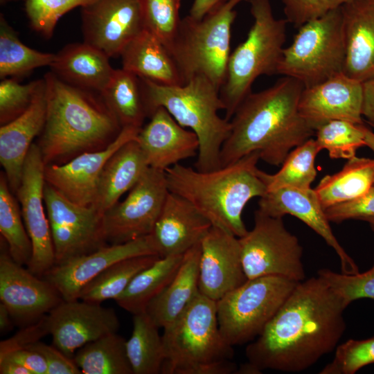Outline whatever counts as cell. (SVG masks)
Wrapping results in <instances>:
<instances>
[{
    "label": "cell",
    "instance_id": "83f0119b",
    "mask_svg": "<svg viewBox=\"0 0 374 374\" xmlns=\"http://www.w3.org/2000/svg\"><path fill=\"white\" fill-rule=\"evenodd\" d=\"M120 56L122 68L139 77L168 86L186 84L170 50L147 30L131 40Z\"/></svg>",
    "mask_w": 374,
    "mask_h": 374
},
{
    "label": "cell",
    "instance_id": "d6a6232c",
    "mask_svg": "<svg viewBox=\"0 0 374 374\" xmlns=\"http://www.w3.org/2000/svg\"><path fill=\"white\" fill-rule=\"evenodd\" d=\"M122 127L141 128L148 117L140 78L123 69H115L114 75L100 94Z\"/></svg>",
    "mask_w": 374,
    "mask_h": 374
},
{
    "label": "cell",
    "instance_id": "681fc988",
    "mask_svg": "<svg viewBox=\"0 0 374 374\" xmlns=\"http://www.w3.org/2000/svg\"><path fill=\"white\" fill-rule=\"evenodd\" d=\"M49 334L47 314L24 328L9 339L1 341L0 357L6 353L26 347Z\"/></svg>",
    "mask_w": 374,
    "mask_h": 374
},
{
    "label": "cell",
    "instance_id": "f546056e",
    "mask_svg": "<svg viewBox=\"0 0 374 374\" xmlns=\"http://www.w3.org/2000/svg\"><path fill=\"white\" fill-rule=\"evenodd\" d=\"M148 168L136 139L124 144L105 163L93 205L104 214L131 190Z\"/></svg>",
    "mask_w": 374,
    "mask_h": 374
},
{
    "label": "cell",
    "instance_id": "44dd1931",
    "mask_svg": "<svg viewBox=\"0 0 374 374\" xmlns=\"http://www.w3.org/2000/svg\"><path fill=\"white\" fill-rule=\"evenodd\" d=\"M363 82L339 73L304 87L299 102L301 116L314 131L333 120L363 124Z\"/></svg>",
    "mask_w": 374,
    "mask_h": 374
},
{
    "label": "cell",
    "instance_id": "2e32d148",
    "mask_svg": "<svg viewBox=\"0 0 374 374\" xmlns=\"http://www.w3.org/2000/svg\"><path fill=\"white\" fill-rule=\"evenodd\" d=\"M16 262L8 248L0 255V300L15 323L28 326L48 314L64 299L47 280Z\"/></svg>",
    "mask_w": 374,
    "mask_h": 374
},
{
    "label": "cell",
    "instance_id": "7dc6e473",
    "mask_svg": "<svg viewBox=\"0 0 374 374\" xmlns=\"http://www.w3.org/2000/svg\"><path fill=\"white\" fill-rule=\"evenodd\" d=\"M325 213L328 221L335 223L374 217V185L361 197L331 206L325 209Z\"/></svg>",
    "mask_w": 374,
    "mask_h": 374
},
{
    "label": "cell",
    "instance_id": "4dcf8cb0",
    "mask_svg": "<svg viewBox=\"0 0 374 374\" xmlns=\"http://www.w3.org/2000/svg\"><path fill=\"white\" fill-rule=\"evenodd\" d=\"M374 185V159L353 157L339 172L323 177L314 189L326 209L355 199Z\"/></svg>",
    "mask_w": 374,
    "mask_h": 374
},
{
    "label": "cell",
    "instance_id": "bcb514c9",
    "mask_svg": "<svg viewBox=\"0 0 374 374\" xmlns=\"http://www.w3.org/2000/svg\"><path fill=\"white\" fill-rule=\"evenodd\" d=\"M353 0H280L285 19L299 28Z\"/></svg>",
    "mask_w": 374,
    "mask_h": 374
},
{
    "label": "cell",
    "instance_id": "6f0895ef",
    "mask_svg": "<svg viewBox=\"0 0 374 374\" xmlns=\"http://www.w3.org/2000/svg\"><path fill=\"white\" fill-rule=\"evenodd\" d=\"M364 221L367 222L369 224L371 229L374 231V217H368Z\"/></svg>",
    "mask_w": 374,
    "mask_h": 374
},
{
    "label": "cell",
    "instance_id": "cb8c5ba5",
    "mask_svg": "<svg viewBox=\"0 0 374 374\" xmlns=\"http://www.w3.org/2000/svg\"><path fill=\"white\" fill-rule=\"evenodd\" d=\"M211 226L188 200L169 191L150 235L159 256L183 255L200 244Z\"/></svg>",
    "mask_w": 374,
    "mask_h": 374
},
{
    "label": "cell",
    "instance_id": "4316f807",
    "mask_svg": "<svg viewBox=\"0 0 374 374\" xmlns=\"http://www.w3.org/2000/svg\"><path fill=\"white\" fill-rule=\"evenodd\" d=\"M109 58L84 42L69 44L55 53L51 72L70 85L100 94L115 71Z\"/></svg>",
    "mask_w": 374,
    "mask_h": 374
},
{
    "label": "cell",
    "instance_id": "836d02e7",
    "mask_svg": "<svg viewBox=\"0 0 374 374\" xmlns=\"http://www.w3.org/2000/svg\"><path fill=\"white\" fill-rule=\"evenodd\" d=\"M133 315L132 332L126 340L133 374L161 373L165 355L159 328L145 312Z\"/></svg>",
    "mask_w": 374,
    "mask_h": 374
},
{
    "label": "cell",
    "instance_id": "ba28073f",
    "mask_svg": "<svg viewBox=\"0 0 374 374\" xmlns=\"http://www.w3.org/2000/svg\"><path fill=\"white\" fill-rule=\"evenodd\" d=\"M243 1L229 0L199 19L189 15L181 19L170 51L186 82L200 75L220 89L231 55L235 8Z\"/></svg>",
    "mask_w": 374,
    "mask_h": 374
},
{
    "label": "cell",
    "instance_id": "f1b7e54d",
    "mask_svg": "<svg viewBox=\"0 0 374 374\" xmlns=\"http://www.w3.org/2000/svg\"><path fill=\"white\" fill-rule=\"evenodd\" d=\"M200 251L198 244L184 254L172 280L147 305L145 312L159 328L173 322L199 294Z\"/></svg>",
    "mask_w": 374,
    "mask_h": 374
},
{
    "label": "cell",
    "instance_id": "680465c9",
    "mask_svg": "<svg viewBox=\"0 0 374 374\" xmlns=\"http://www.w3.org/2000/svg\"><path fill=\"white\" fill-rule=\"evenodd\" d=\"M12 1V0H0L1 1V3H7L8 1Z\"/></svg>",
    "mask_w": 374,
    "mask_h": 374
},
{
    "label": "cell",
    "instance_id": "ffe728a7",
    "mask_svg": "<svg viewBox=\"0 0 374 374\" xmlns=\"http://www.w3.org/2000/svg\"><path fill=\"white\" fill-rule=\"evenodd\" d=\"M200 249L199 290L202 295L217 302L247 280L239 238L233 233L212 226Z\"/></svg>",
    "mask_w": 374,
    "mask_h": 374
},
{
    "label": "cell",
    "instance_id": "ab89813d",
    "mask_svg": "<svg viewBox=\"0 0 374 374\" xmlns=\"http://www.w3.org/2000/svg\"><path fill=\"white\" fill-rule=\"evenodd\" d=\"M366 128L363 124L333 120L315 130L314 139L321 150H328L331 159H349L365 145Z\"/></svg>",
    "mask_w": 374,
    "mask_h": 374
},
{
    "label": "cell",
    "instance_id": "f5cc1de1",
    "mask_svg": "<svg viewBox=\"0 0 374 374\" xmlns=\"http://www.w3.org/2000/svg\"><path fill=\"white\" fill-rule=\"evenodd\" d=\"M229 0H194L189 15L195 19H202L208 13L217 10Z\"/></svg>",
    "mask_w": 374,
    "mask_h": 374
},
{
    "label": "cell",
    "instance_id": "b9f144b4",
    "mask_svg": "<svg viewBox=\"0 0 374 374\" xmlns=\"http://www.w3.org/2000/svg\"><path fill=\"white\" fill-rule=\"evenodd\" d=\"M96 0H26L25 10L31 27L46 38L53 34L60 18L69 10Z\"/></svg>",
    "mask_w": 374,
    "mask_h": 374
},
{
    "label": "cell",
    "instance_id": "816d5d0a",
    "mask_svg": "<svg viewBox=\"0 0 374 374\" xmlns=\"http://www.w3.org/2000/svg\"><path fill=\"white\" fill-rule=\"evenodd\" d=\"M362 116L374 127V78L363 82Z\"/></svg>",
    "mask_w": 374,
    "mask_h": 374
},
{
    "label": "cell",
    "instance_id": "8fae6325",
    "mask_svg": "<svg viewBox=\"0 0 374 374\" xmlns=\"http://www.w3.org/2000/svg\"><path fill=\"white\" fill-rule=\"evenodd\" d=\"M241 261L247 279L281 276L301 282L305 279L303 247L285 226L283 217L254 213L251 230L238 238Z\"/></svg>",
    "mask_w": 374,
    "mask_h": 374
},
{
    "label": "cell",
    "instance_id": "7a4b0ae2",
    "mask_svg": "<svg viewBox=\"0 0 374 374\" xmlns=\"http://www.w3.org/2000/svg\"><path fill=\"white\" fill-rule=\"evenodd\" d=\"M303 88L299 80L283 76L266 89L251 92L230 120L231 132L220 152L221 167L253 152L267 163L280 166L294 148L314 136L299 111Z\"/></svg>",
    "mask_w": 374,
    "mask_h": 374
},
{
    "label": "cell",
    "instance_id": "9a60e30c",
    "mask_svg": "<svg viewBox=\"0 0 374 374\" xmlns=\"http://www.w3.org/2000/svg\"><path fill=\"white\" fill-rule=\"evenodd\" d=\"M47 319L53 345L71 359L85 344L117 332L120 328L113 308L79 299L63 300L47 314Z\"/></svg>",
    "mask_w": 374,
    "mask_h": 374
},
{
    "label": "cell",
    "instance_id": "d6986e66",
    "mask_svg": "<svg viewBox=\"0 0 374 374\" xmlns=\"http://www.w3.org/2000/svg\"><path fill=\"white\" fill-rule=\"evenodd\" d=\"M145 255H157L150 235L125 243L105 245L70 258L54 265L43 278L57 290L64 301L78 300L83 287L109 266L125 258Z\"/></svg>",
    "mask_w": 374,
    "mask_h": 374
},
{
    "label": "cell",
    "instance_id": "f35d334b",
    "mask_svg": "<svg viewBox=\"0 0 374 374\" xmlns=\"http://www.w3.org/2000/svg\"><path fill=\"white\" fill-rule=\"evenodd\" d=\"M12 193L6 175L1 172L0 233L11 258L18 264L27 266L32 256V244L20 206Z\"/></svg>",
    "mask_w": 374,
    "mask_h": 374
},
{
    "label": "cell",
    "instance_id": "7c38bea8",
    "mask_svg": "<svg viewBox=\"0 0 374 374\" xmlns=\"http://www.w3.org/2000/svg\"><path fill=\"white\" fill-rule=\"evenodd\" d=\"M44 199L54 246L55 265L106 245L103 214L94 205L78 204L46 183Z\"/></svg>",
    "mask_w": 374,
    "mask_h": 374
},
{
    "label": "cell",
    "instance_id": "d590c367",
    "mask_svg": "<svg viewBox=\"0 0 374 374\" xmlns=\"http://www.w3.org/2000/svg\"><path fill=\"white\" fill-rule=\"evenodd\" d=\"M159 258L157 255L138 256L114 263L83 287L78 299L97 303L115 300L136 274Z\"/></svg>",
    "mask_w": 374,
    "mask_h": 374
},
{
    "label": "cell",
    "instance_id": "11a10c76",
    "mask_svg": "<svg viewBox=\"0 0 374 374\" xmlns=\"http://www.w3.org/2000/svg\"><path fill=\"white\" fill-rule=\"evenodd\" d=\"M15 321L8 309L2 303L0 304V332L6 334L10 332L14 326Z\"/></svg>",
    "mask_w": 374,
    "mask_h": 374
},
{
    "label": "cell",
    "instance_id": "52a82bcc",
    "mask_svg": "<svg viewBox=\"0 0 374 374\" xmlns=\"http://www.w3.org/2000/svg\"><path fill=\"white\" fill-rule=\"evenodd\" d=\"M253 23L246 39L229 56L220 96L230 121L260 75L278 74L286 38L285 19H276L270 0H249Z\"/></svg>",
    "mask_w": 374,
    "mask_h": 374
},
{
    "label": "cell",
    "instance_id": "db71d44e",
    "mask_svg": "<svg viewBox=\"0 0 374 374\" xmlns=\"http://www.w3.org/2000/svg\"><path fill=\"white\" fill-rule=\"evenodd\" d=\"M1 374H32V373L23 365L8 359H0Z\"/></svg>",
    "mask_w": 374,
    "mask_h": 374
},
{
    "label": "cell",
    "instance_id": "4fadbf2b",
    "mask_svg": "<svg viewBox=\"0 0 374 374\" xmlns=\"http://www.w3.org/2000/svg\"><path fill=\"white\" fill-rule=\"evenodd\" d=\"M168 193L165 172L149 167L125 199L104 213L106 240L121 244L150 235Z\"/></svg>",
    "mask_w": 374,
    "mask_h": 374
},
{
    "label": "cell",
    "instance_id": "e575fe53",
    "mask_svg": "<svg viewBox=\"0 0 374 374\" xmlns=\"http://www.w3.org/2000/svg\"><path fill=\"white\" fill-rule=\"evenodd\" d=\"M73 359L84 374H133L126 340L116 332L85 344Z\"/></svg>",
    "mask_w": 374,
    "mask_h": 374
},
{
    "label": "cell",
    "instance_id": "1f68e13d",
    "mask_svg": "<svg viewBox=\"0 0 374 374\" xmlns=\"http://www.w3.org/2000/svg\"><path fill=\"white\" fill-rule=\"evenodd\" d=\"M183 256L159 258L135 276L115 299L117 304L133 314L145 312L148 303L172 280L181 265Z\"/></svg>",
    "mask_w": 374,
    "mask_h": 374
},
{
    "label": "cell",
    "instance_id": "9f6ffc18",
    "mask_svg": "<svg viewBox=\"0 0 374 374\" xmlns=\"http://www.w3.org/2000/svg\"><path fill=\"white\" fill-rule=\"evenodd\" d=\"M365 145L374 152V132L368 128L366 130Z\"/></svg>",
    "mask_w": 374,
    "mask_h": 374
},
{
    "label": "cell",
    "instance_id": "7402d4cb",
    "mask_svg": "<svg viewBox=\"0 0 374 374\" xmlns=\"http://www.w3.org/2000/svg\"><path fill=\"white\" fill-rule=\"evenodd\" d=\"M271 217L294 216L320 235L339 257L341 272L355 274L359 272L354 260L340 244L332 232L325 209L314 189L282 188L267 192L260 197L258 208Z\"/></svg>",
    "mask_w": 374,
    "mask_h": 374
},
{
    "label": "cell",
    "instance_id": "8992f818",
    "mask_svg": "<svg viewBox=\"0 0 374 374\" xmlns=\"http://www.w3.org/2000/svg\"><path fill=\"white\" fill-rule=\"evenodd\" d=\"M162 334V374H229L237 371L233 346L220 330L216 301L199 294Z\"/></svg>",
    "mask_w": 374,
    "mask_h": 374
},
{
    "label": "cell",
    "instance_id": "7bdbcfd3",
    "mask_svg": "<svg viewBox=\"0 0 374 374\" xmlns=\"http://www.w3.org/2000/svg\"><path fill=\"white\" fill-rule=\"evenodd\" d=\"M371 364H374V337L363 340L349 339L337 346L332 361L320 373L354 374Z\"/></svg>",
    "mask_w": 374,
    "mask_h": 374
},
{
    "label": "cell",
    "instance_id": "c3c4849f",
    "mask_svg": "<svg viewBox=\"0 0 374 374\" xmlns=\"http://www.w3.org/2000/svg\"><path fill=\"white\" fill-rule=\"evenodd\" d=\"M26 348L36 351L44 357L47 363V374L82 373L73 359L65 355L53 345H47L38 341L28 346Z\"/></svg>",
    "mask_w": 374,
    "mask_h": 374
},
{
    "label": "cell",
    "instance_id": "74e56055",
    "mask_svg": "<svg viewBox=\"0 0 374 374\" xmlns=\"http://www.w3.org/2000/svg\"><path fill=\"white\" fill-rule=\"evenodd\" d=\"M55 53L34 50L19 39L3 14L0 15V78L19 77L41 66H51Z\"/></svg>",
    "mask_w": 374,
    "mask_h": 374
},
{
    "label": "cell",
    "instance_id": "3957f363",
    "mask_svg": "<svg viewBox=\"0 0 374 374\" xmlns=\"http://www.w3.org/2000/svg\"><path fill=\"white\" fill-rule=\"evenodd\" d=\"M44 78L46 116L37 145L46 166L103 149L121 132L100 94L70 85L51 71Z\"/></svg>",
    "mask_w": 374,
    "mask_h": 374
},
{
    "label": "cell",
    "instance_id": "5b68a950",
    "mask_svg": "<svg viewBox=\"0 0 374 374\" xmlns=\"http://www.w3.org/2000/svg\"><path fill=\"white\" fill-rule=\"evenodd\" d=\"M139 78L148 117L157 107L165 108L180 125L190 128L197 135L199 147L196 170L220 168L221 149L231 129L230 121L218 114L224 109L220 89L200 75L180 86L164 85Z\"/></svg>",
    "mask_w": 374,
    "mask_h": 374
},
{
    "label": "cell",
    "instance_id": "ee69618b",
    "mask_svg": "<svg viewBox=\"0 0 374 374\" xmlns=\"http://www.w3.org/2000/svg\"><path fill=\"white\" fill-rule=\"evenodd\" d=\"M318 276L348 306L357 299H374V265L369 270L363 273L346 274L329 269H322L319 270Z\"/></svg>",
    "mask_w": 374,
    "mask_h": 374
},
{
    "label": "cell",
    "instance_id": "30bf717a",
    "mask_svg": "<svg viewBox=\"0 0 374 374\" xmlns=\"http://www.w3.org/2000/svg\"><path fill=\"white\" fill-rule=\"evenodd\" d=\"M298 283L277 276L247 279L218 300V325L225 341L233 347L255 339Z\"/></svg>",
    "mask_w": 374,
    "mask_h": 374
},
{
    "label": "cell",
    "instance_id": "9c48e42d",
    "mask_svg": "<svg viewBox=\"0 0 374 374\" xmlns=\"http://www.w3.org/2000/svg\"><path fill=\"white\" fill-rule=\"evenodd\" d=\"M298 28L292 44L283 49L278 74L309 87L343 73L346 50L341 7Z\"/></svg>",
    "mask_w": 374,
    "mask_h": 374
},
{
    "label": "cell",
    "instance_id": "60d3db41",
    "mask_svg": "<svg viewBox=\"0 0 374 374\" xmlns=\"http://www.w3.org/2000/svg\"><path fill=\"white\" fill-rule=\"evenodd\" d=\"M181 0H139L144 30L154 35L169 50L181 20Z\"/></svg>",
    "mask_w": 374,
    "mask_h": 374
},
{
    "label": "cell",
    "instance_id": "f907efd6",
    "mask_svg": "<svg viewBox=\"0 0 374 374\" xmlns=\"http://www.w3.org/2000/svg\"><path fill=\"white\" fill-rule=\"evenodd\" d=\"M1 359L15 361L28 368L32 374H47L48 366L44 357L39 353L28 348L9 352L1 356Z\"/></svg>",
    "mask_w": 374,
    "mask_h": 374
},
{
    "label": "cell",
    "instance_id": "6da1fadb",
    "mask_svg": "<svg viewBox=\"0 0 374 374\" xmlns=\"http://www.w3.org/2000/svg\"><path fill=\"white\" fill-rule=\"evenodd\" d=\"M348 305L319 276L297 283L262 332L246 348L240 373H298L333 351Z\"/></svg>",
    "mask_w": 374,
    "mask_h": 374
},
{
    "label": "cell",
    "instance_id": "603a6c76",
    "mask_svg": "<svg viewBox=\"0 0 374 374\" xmlns=\"http://www.w3.org/2000/svg\"><path fill=\"white\" fill-rule=\"evenodd\" d=\"M136 141L149 167L164 171L197 156L199 142L194 132L180 125L163 107H157Z\"/></svg>",
    "mask_w": 374,
    "mask_h": 374
},
{
    "label": "cell",
    "instance_id": "277c9868",
    "mask_svg": "<svg viewBox=\"0 0 374 374\" xmlns=\"http://www.w3.org/2000/svg\"><path fill=\"white\" fill-rule=\"evenodd\" d=\"M260 159L253 152L209 171L178 163L165 170L168 190L188 200L212 226L240 238L248 231L242 220L245 206L267 193L256 166Z\"/></svg>",
    "mask_w": 374,
    "mask_h": 374
},
{
    "label": "cell",
    "instance_id": "f6af8a7d",
    "mask_svg": "<svg viewBox=\"0 0 374 374\" xmlns=\"http://www.w3.org/2000/svg\"><path fill=\"white\" fill-rule=\"evenodd\" d=\"M42 79L20 84L14 78L0 83V123L4 125L21 114L30 105Z\"/></svg>",
    "mask_w": 374,
    "mask_h": 374
},
{
    "label": "cell",
    "instance_id": "484cf974",
    "mask_svg": "<svg viewBox=\"0 0 374 374\" xmlns=\"http://www.w3.org/2000/svg\"><path fill=\"white\" fill-rule=\"evenodd\" d=\"M345 38L343 73L364 82L374 78V0H353L341 6Z\"/></svg>",
    "mask_w": 374,
    "mask_h": 374
},
{
    "label": "cell",
    "instance_id": "ac0fdd59",
    "mask_svg": "<svg viewBox=\"0 0 374 374\" xmlns=\"http://www.w3.org/2000/svg\"><path fill=\"white\" fill-rule=\"evenodd\" d=\"M140 129L123 127L116 139L103 149L82 152L63 163L46 166V183L78 204L93 205L105 163L124 144L136 139Z\"/></svg>",
    "mask_w": 374,
    "mask_h": 374
},
{
    "label": "cell",
    "instance_id": "5bb4252c",
    "mask_svg": "<svg viewBox=\"0 0 374 374\" xmlns=\"http://www.w3.org/2000/svg\"><path fill=\"white\" fill-rule=\"evenodd\" d=\"M45 167L39 147L33 143L24 164L21 184L15 193L32 244V256L27 267L39 277H43L55 264L51 231L44 208Z\"/></svg>",
    "mask_w": 374,
    "mask_h": 374
},
{
    "label": "cell",
    "instance_id": "d4e9b609",
    "mask_svg": "<svg viewBox=\"0 0 374 374\" xmlns=\"http://www.w3.org/2000/svg\"><path fill=\"white\" fill-rule=\"evenodd\" d=\"M46 116V85L43 78L28 107L12 121L1 125L0 162L14 193L21 184L24 164L33 141L44 128Z\"/></svg>",
    "mask_w": 374,
    "mask_h": 374
},
{
    "label": "cell",
    "instance_id": "e0dca14e",
    "mask_svg": "<svg viewBox=\"0 0 374 374\" xmlns=\"http://www.w3.org/2000/svg\"><path fill=\"white\" fill-rule=\"evenodd\" d=\"M81 8L84 42L109 57L144 30L139 0H96Z\"/></svg>",
    "mask_w": 374,
    "mask_h": 374
},
{
    "label": "cell",
    "instance_id": "8d00e7d4",
    "mask_svg": "<svg viewBox=\"0 0 374 374\" xmlns=\"http://www.w3.org/2000/svg\"><path fill=\"white\" fill-rule=\"evenodd\" d=\"M320 151L315 139L310 138L288 154L276 173L268 174L260 170L267 192L282 188H311L317 176L315 159Z\"/></svg>",
    "mask_w": 374,
    "mask_h": 374
}]
</instances>
